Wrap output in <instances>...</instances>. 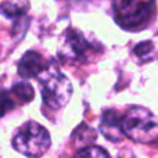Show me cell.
Wrapping results in <instances>:
<instances>
[{
	"mask_svg": "<svg viewBox=\"0 0 158 158\" xmlns=\"http://www.w3.org/2000/svg\"><path fill=\"white\" fill-rule=\"evenodd\" d=\"M38 78L42 83V97L47 107L60 110L68 104L72 96V85L56 64L46 65Z\"/></svg>",
	"mask_w": 158,
	"mask_h": 158,
	"instance_id": "cell-1",
	"label": "cell"
},
{
	"mask_svg": "<svg viewBox=\"0 0 158 158\" xmlns=\"http://www.w3.org/2000/svg\"><path fill=\"white\" fill-rule=\"evenodd\" d=\"M122 131L137 143L158 142V118L144 107H132L122 118Z\"/></svg>",
	"mask_w": 158,
	"mask_h": 158,
	"instance_id": "cell-2",
	"label": "cell"
},
{
	"mask_svg": "<svg viewBox=\"0 0 158 158\" xmlns=\"http://www.w3.org/2000/svg\"><path fill=\"white\" fill-rule=\"evenodd\" d=\"M115 21L128 31L144 28L151 21L156 11L154 0H114Z\"/></svg>",
	"mask_w": 158,
	"mask_h": 158,
	"instance_id": "cell-3",
	"label": "cell"
},
{
	"mask_svg": "<svg viewBox=\"0 0 158 158\" xmlns=\"http://www.w3.org/2000/svg\"><path fill=\"white\" fill-rule=\"evenodd\" d=\"M50 135L40 123L35 121L27 122L14 136L13 146L17 151L31 158L42 157L50 147Z\"/></svg>",
	"mask_w": 158,
	"mask_h": 158,
	"instance_id": "cell-4",
	"label": "cell"
},
{
	"mask_svg": "<svg viewBox=\"0 0 158 158\" xmlns=\"http://www.w3.org/2000/svg\"><path fill=\"white\" fill-rule=\"evenodd\" d=\"M89 50L90 43L86 40V38L77 29H68L61 38L58 53L64 60L82 61L86 60Z\"/></svg>",
	"mask_w": 158,
	"mask_h": 158,
	"instance_id": "cell-5",
	"label": "cell"
},
{
	"mask_svg": "<svg viewBox=\"0 0 158 158\" xmlns=\"http://www.w3.org/2000/svg\"><path fill=\"white\" fill-rule=\"evenodd\" d=\"M29 10L28 0H4L0 4V13L7 18L14 19L13 35L17 38H22L29 25V18L27 13Z\"/></svg>",
	"mask_w": 158,
	"mask_h": 158,
	"instance_id": "cell-6",
	"label": "cell"
},
{
	"mask_svg": "<svg viewBox=\"0 0 158 158\" xmlns=\"http://www.w3.org/2000/svg\"><path fill=\"white\" fill-rule=\"evenodd\" d=\"M100 131L111 142H119L122 139L125 135L122 131V118L118 115L117 111L108 110L104 112L100 123Z\"/></svg>",
	"mask_w": 158,
	"mask_h": 158,
	"instance_id": "cell-7",
	"label": "cell"
},
{
	"mask_svg": "<svg viewBox=\"0 0 158 158\" xmlns=\"http://www.w3.org/2000/svg\"><path fill=\"white\" fill-rule=\"evenodd\" d=\"M46 68L44 60L38 52H27L18 63V74L19 77L28 79L33 77H39L43 69Z\"/></svg>",
	"mask_w": 158,
	"mask_h": 158,
	"instance_id": "cell-8",
	"label": "cell"
},
{
	"mask_svg": "<svg viewBox=\"0 0 158 158\" xmlns=\"http://www.w3.org/2000/svg\"><path fill=\"white\" fill-rule=\"evenodd\" d=\"M11 94L15 96V97L18 98V101L27 104L33 98L35 93H33V87L31 86L29 83H27V82H18V83H15L13 86Z\"/></svg>",
	"mask_w": 158,
	"mask_h": 158,
	"instance_id": "cell-9",
	"label": "cell"
},
{
	"mask_svg": "<svg viewBox=\"0 0 158 158\" xmlns=\"http://www.w3.org/2000/svg\"><path fill=\"white\" fill-rule=\"evenodd\" d=\"M74 139L78 146H87L89 143L96 140V131H93L90 126L81 125L77 131H75Z\"/></svg>",
	"mask_w": 158,
	"mask_h": 158,
	"instance_id": "cell-10",
	"label": "cell"
},
{
	"mask_svg": "<svg viewBox=\"0 0 158 158\" xmlns=\"http://www.w3.org/2000/svg\"><path fill=\"white\" fill-rule=\"evenodd\" d=\"M74 158H110V156L101 147L90 146V147H85L83 150H81Z\"/></svg>",
	"mask_w": 158,
	"mask_h": 158,
	"instance_id": "cell-11",
	"label": "cell"
},
{
	"mask_svg": "<svg viewBox=\"0 0 158 158\" xmlns=\"http://www.w3.org/2000/svg\"><path fill=\"white\" fill-rule=\"evenodd\" d=\"M14 107H15V101L11 98V93L0 90V118L4 117Z\"/></svg>",
	"mask_w": 158,
	"mask_h": 158,
	"instance_id": "cell-12",
	"label": "cell"
},
{
	"mask_svg": "<svg viewBox=\"0 0 158 158\" xmlns=\"http://www.w3.org/2000/svg\"><path fill=\"white\" fill-rule=\"evenodd\" d=\"M153 49H154V46H153L151 42H142V43H139L136 47H135L133 52H135V54H136L137 57L144 58V57H147L151 52H153Z\"/></svg>",
	"mask_w": 158,
	"mask_h": 158,
	"instance_id": "cell-13",
	"label": "cell"
}]
</instances>
